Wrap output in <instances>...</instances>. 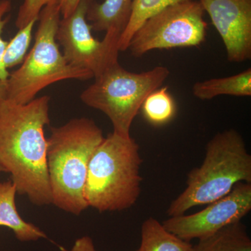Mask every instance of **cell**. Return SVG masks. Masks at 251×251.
I'll return each instance as SVG.
<instances>
[{
  "instance_id": "1",
  "label": "cell",
  "mask_w": 251,
  "mask_h": 251,
  "mask_svg": "<svg viewBox=\"0 0 251 251\" xmlns=\"http://www.w3.org/2000/svg\"><path fill=\"white\" fill-rule=\"evenodd\" d=\"M49 96L21 105L0 102V166L11 175L17 193L36 206L52 204L47 166Z\"/></svg>"
},
{
  "instance_id": "2",
  "label": "cell",
  "mask_w": 251,
  "mask_h": 251,
  "mask_svg": "<svg viewBox=\"0 0 251 251\" xmlns=\"http://www.w3.org/2000/svg\"><path fill=\"white\" fill-rule=\"evenodd\" d=\"M103 139L101 129L85 117L51 128L47 166L52 204L77 216L88 208L84 191L89 163Z\"/></svg>"
},
{
  "instance_id": "3",
  "label": "cell",
  "mask_w": 251,
  "mask_h": 251,
  "mask_svg": "<svg viewBox=\"0 0 251 251\" xmlns=\"http://www.w3.org/2000/svg\"><path fill=\"white\" fill-rule=\"evenodd\" d=\"M142 163L139 145L131 136L112 132L104 138L89 163L84 191L88 207L103 213L134 205L141 193Z\"/></svg>"
},
{
  "instance_id": "4",
  "label": "cell",
  "mask_w": 251,
  "mask_h": 251,
  "mask_svg": "<svg viewBox=\"0 0 251 251\" xmlns=\"http://www.w3.org/2000/svg\"><path fill=\"white\" fill-rule=\"evenodd\" d=\"M251 184V155L233 128L217 133L208 143L203 163L187 176L186 188L167 210L170 217L185 214L228 194L236 184Z\"/></svg>"
},
{
  "instance_id": "5",
  "label": "cell",
  "mask_w": 251,
  "mask_h": 251,
  "mask_svg": "<svg viewBox=\"0 0 251 251\" xmlns=\"http://www.w3.org/2000/svg\"><path fill=\"white\" fill-rule=\"evenodd\" d=\"M60 16L59 2L46 5L41 10L34 46L22 66L9 74L6 80L7 100L25 105L45 87L59 81L94 77L89 71L68 64L61 53L56 40Z\"/></svg>"
},
{
  "instance_id": "6",
  "label": "cell",
  "mask_w": 251,
  "mask_h": 251,
  "mask_svg": "<svg viewBox=\"0 0 251 251\" xmlns=\"http://www.w3.org/2000/svg\"><path fill=\"white\" fill-rule=\"evenodd\" d=\"M170 74L163 66L148 72H130L117 61L94 77V83L81 94V100L103 112L112 122L113 133L130 137L132 124L144 100L161 87Z\"/></svg>"
},
{
  "instance_id": "7",
  "label": "cell",
  "mask_w": 251,
  "mask_h": 251,
  "mask_svg": "<svg viewBox=\"0 0 251 251\" xmlns=\"http://www.w3.org/2000/svg\"><path fill=\"white\" fill-rule=\"evenodd\" d=\"M199 1L168 6L147 20L132 36V55L140 57L153 50L195 47L205 40L207 23Z\"/></svg>"
},
{
  "instance_id": "8",
  "label": "cell",
  "mask_w": 251,
  "mask_h": 251,
  "mask_svg": "<svg viewBox=\"0 0 251 251\" xmlns=\"http://www.w3.org/2000/svg\"><path fill=\"white\" fill-rule=\"evenodd\" d=\"M92 0H81L76 9L59 23L56 40L63 48V56L73 67L86 69L98 76L118 61L120 51L116 43L104 37L99 41L92 34L87 13Z\"/></svg>"
},
{
  "instance_id": "9",
  "label": "cell",
  "mask_w": 251,
  "mask_h": 251,
  "mask_svg": "<svg viewBox=\"0 0 251 251\" xmlns=\"http://www.w3.org/2000/svg\"><path fill=\"white\" fill-rule=\"evenodd\" d=\"M251 210V184L241 182L224 197L189 215L171 216L162 223L167 230L183 240L201 239L242 221Z\"/></svg>"
},
{
  "instance_id": "10",
  "label": "cell",
  "mask_w": 251,
  "mask_h": 251,
  "mask_svg": "<svg viewBox=\"0 0 251 251\" xmlns=\"http://www.w3.org/2000/svg\"><path fill=\"white\" fill-rule=\"evenodd\" d=\"M224 41L229 62L251 57V0H199Z\"/></svg>"
},
{
  "instance_id": "11",
  "label": "cell",
  "mask_w": 251,
  "mask_h": 251,
  "mask_svg": "<svg viewBox=\"0 0 251 251\" xmlns=\"http://www.w3.org/2000/svg\"><path fill=\"white\" fill-rule=\"evenodd\" d=\"M134 0H105L101 4H92L87 13L92 29L105 31L106 37L119 43L129 21Z\"/></svg>"
},
{
  "instance_id": "12",
  "label": "cell",
  "mask_w": 251,
  "mask_h": 251,
  "mask_svg": "<svg viewBox=\"0 0 251 251\" xmlns=\"http://www.w3.org/2000/svg\"><path fill=\"white\" fill-rule=\"evenodd\" d=\"M16 187L12 181L0 183V226L11 229L20 242H36L47 238L40 228L26 222L20 216L16 209Z\"/></svg>"
},
{
  "instance_id": "13",
  "label": "cell",
  "mask_w": 251,
  "mask_h": 251,
  "mask_svg": "<svg viewBox=\"0 0 251 251\" xmlns=\"http://www.w3.org/2000/svg\"><path fill=\"white\" fill-rule=\"evenodd\" d=\"M192 91L195 97L202 100H211L222 95L251 97V69L231 76L197 82L193 86Z\"/></svg>"
},
{
  "instance_id": "14",
  "label": "cell",
  "mask_w": 251,
  "mask_h": 251,
  "mask_svg": "<svg viewBox=\"0 0 251 251\" xmlns=\"http://www.w3.org/2000/svg\"><path fill=\"white\" fill-rule=\"evenodd\" d=\"M192 251H251V239L247 227L239 221L198 239Z\"/></svg>"
},
{
  "instance_id": "15",
  "label": "cell",
  "mask_w": 251,
  "mask_h": 251,
  "mask_svg": "<svg viewBox=\"0 0 251 251\" xmlns=\"http://www.w3.org/2000/svg\"><path fill=\"white\" fill-rule=\"evenodd\" d=\"M193 245L165 228L153 217L148 218L141 226V242L136 251H192Z\"/></svg>"
},
{
  "instance_id": "16",
  "label": "cell",
  "mask_w": 251,
  "mask_h": 251,
  "mask_svg": "<svg viewBox=\"0 0 251 251\" xmlns=\"http://www.w3.org/2000/svg\"><path fill=\"white\" fill-rule=\"evenodd\" d=\"M191 0H134L129 21L118 43L119 51L128 50L132 36L147 20L171 5Z\"/></svg>"
},
{
  "instance_id": "17",
  "label": "cell",
  "mask_w": 251,
  "mask_h": 251,
  "mask_svg": "<svg viewBox=\"0 0 251 251\" xmlns=\"http://www.w3.org/2000/svg\"><path fill=\"white\" fill-rule=\"evenodd\" d=\"M144 117L154 126L166 125L176 112V103L167 87L153 91L144 100L141 109Z\"/></svg>"
},
{
  "instance_id": "18",
  "label": "cell",
  "mask_w": 251,
  "mask_h": 251,
  "mask_svg": "<svg viewBox=\"0 0 251 251\" xmlns=\"http://www.w3.org/2000/svg\"><path fill=\"white\" fill-rule=\"evenodd\" d=\"M36 21H31L25 27L20 29L14 37L8 42L1 61V67L4 70L8 71L22 64L24 61L30 46L33 27Z\"/></svg>"
},
{
  "instance_id": "19",
  "label": "cell",
  "mask_w": 251,
  "mask_h": 251,
  "mask_svg": "<svg viewBox=\"0 0 251 251\" xmlns=\"http://www.w3.org/2000/svg\"><path fill=\"white\" fill-rule=\"evenodd\" d=\"M57 2L59 3V0H24L18 11L16 27L18 29H22L31 21H38L39 14L44 6Z\"/></svg>"
},
{
  "instance_id": "20",
  "label": "cell",
  "mask_w": 251,
  "mask_h": 251,
  "mask_svg": "<svg viewBox=\"0 0 251 251\" xmlns=\"http://www.w3.org/2000/svg\"><path fill=\"white\" fill-rule=\"evenodd\" d=\"M11 9V2L10 0H0V78L2 80H7L9 76L8 71L4 70L1 66V61L4 54L5 49L7 46V41L3 39V29L9 21V18H4L5 15L9 13Z\"/></svg>"
},
{
  "instance_id": "21",
  "label": "cell",
  "mask_w": 251,
  "mask_h": 251,
  "mask_svg": "<svg viewBox=\"0 0 251 251\" xmlns=\"http://www.w3.org/2000/svg\"><path fill=\"white\" fill-rule=\"evenodd\" d=\"M61 251H97L94 247L93 240L88 236H83L79 238L71 250H67L64 248L60 247Z\"/></svg>"
},
{
  "instance_id": "22",
  "label": "cell",
  "mask_w": 251,
  "mask_h": 251,
  "mask_svg": "<svg viewBox=\"0 0 251 251\" xmlns=\"http://www.w3.org/2000/svg\"><path fill=\"white\" fill-rule=\"evenodd\" d=\"M81 0H59V8L63 18L69 17L76 9Z\"/></svg>"
},
{
  "instance_id": "23",
  "label": "cell",
  "mask_w": 251,
  "mask_h": 251,
  "mask_svg": "<svg viewBox=\"0 0 251 251\" xmlns=\"http://www.w3.org/2000/svg\"><path fill=\"white\" fill-rule=\"evenodd\" d=\"M6 80L0 78V102L6 99Z\"/></svg>"
},
{
  "instance_id": "24",
  "label": "cell",
  "mask_w": 251,
  "mask_h": 251,
  "mask_svg": "<svg viewBox=\"0 0 251 251\" xmlns=\"http://www.w3.org/2000/svg\"><path fill=\"white\" fill-rule=\"evenodd\" d=\"M0 173H5L4 168H3L1 166H0Z\"/></svg>"
}]
</instances>
